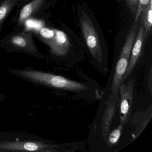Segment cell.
I'll return each mask as SVG.
<instances>
[{"label": "cell", "instance_id": "obj_5", "mask_svg": "<svg viewBox=\"0 0 152 152\" xmlns=\"http://www.w3.org/2000/svg\"><path fill=\"white\" fill-rule=\"evenodd\" d=\"M133 82L131 79L125 85L123 82L120 85V117L121 124L127 122L129 118L133 99Z\"/></svg>", "mask_w": 152, "mask_h": 152}, {"label": "cell", "instance_id": "obj_14", "mask_svg": "<svg viewBox=\"0 0 152 152\" xmlns=\"http://www.w3.org/2000/svg\"><path fill=\"white\" fill-rule=\"evenodd\" d=\"M149 1H150V0H138L137 11L136 14L135 22H137L138 18L141 15V12L143 11V10L147 7Z\"/></svg>", "mask_w": 152, "mask_h": 152}, {"label": "cell", "instance_id": "obj_12", "mask_svg": "<svg viewBox=\"0 0 152 152\" xmlns=\"http://www.w3.org/2000/svg\"><path fill=\"white\" fill-rule=\"evenodd\" d=\"M123 130V124H121L110 133L108 137V144L113 145L118 142L121 134Z\"/></svg>", "mask_w": 152, "mask_h": 152}, {"label": "cell", "instance_id": "obj_9", "mask_svg": "<svg viewBox=\"0 0 152 152\" xmlns=\"http://www.w3.org/2000/svg\"><path fill=\"white\" fill-rule=\"evenodd\" d=\"M45 1V0H33L25 5L20 12L18 24L20 25L23 24L30 18L35 15Z\"/></svg>", "mask_w": 152, "mask_h": 152}, {"label": "cell", "instance_id": "obj_2", "mask_svg": "<svg viewBox=\"0 0 152 152\" xmlns=\"http://www.w3.org/2000/svg\"><path fill=\"white\" fill-rule=\"evenodd\" d=\"M137 28V26L135 25L133 29L130 31L120 54L115 67L111 88L113 93L119 89L121 83L123 82V76L129 64L132 49L136 39Z\"/></svg>", "mask_w": 152, "mask_h": 152}, {"label": "cell", "instance_id": "obj_16", "mask_svg": "<svg viewBox=\"0 0 152 152\" xmlns=\"http://www.w3.org/2000/svg\"><path fill=\"white\" fill-rule=\"evenodd\" d=\"M25 1H27V0H25Z\"/></svg>", "mask_w": 152, "mask_h": 152}, {"label": "cell", "instance_id": "obj_10", "mask_svg": "<svg viewBox=\"0 0 152 152\" xmlns=\"http://www.w3.org/2000/svg\"><path fill=\"white\" fill-rule=\"evenodd\" d=\"M142 26L146 34L149 32L152 25V0H150L147 7L141 12Z\"/></svg>", "mask_w": 152, "mask_h": 152}, {"label": "cell", "instance_id": "obj_3", "mask_svg": "<svg viewBox=\"0 0 152 152\" xmlns=\"http://www.w3.org/2000/svg\"><path fill=\"white\" fill-rule=\"evenodd\" d=\"M56 146L38 141H0V152H55Z\"/></svg>", "mask_w": 152, "mask_h": 152}, {"label": "cell", "instance_id": "obj_1", "mask_svg": "<svg viewBox=\"0 0 152 152\" xmlns=\"http://www.w3.org/2000/svg\"><path fill=\"white\" fill-rule=\"evenodd\" d=\"M9 71L26 80L51 88L75 91H83L87 88L85 85L77 82L38 70L11 69Z\"/></svg>", "mask_w": 152, "mask_h": 152}, {"label": "cell", "instance_id": "obj_15", "mask_svg": "<svg viewBox=\"0 0 152 152\" xmlns=\"http://www.w3.org/2000/svg\"><path fill=\"white\" fill-rule=\"evenodd\" d=\"M128 5L131 8L132 12L133 14L135 13L137 9V4L138 3V0H127Z\"/></svg>", "mask_w": 152, "mask_h": 152}, {"label": "cell", "instance_id": "obj_6", "mask_svg": "<svg viewBox=\"0 0 152 152\" xmlns=\"http://www.w3.org/2000/svg\"><path fill=\"white\" fill-rule=\"evenodd\" d=\"M10 41L12 45L17 49L40 57L41 55L34 43L31 33L23 32L15 34L12 36Z\"/></svg>", "mask_w": 152, "mask_h": 152}, {"label": "cell", "instance_id": "obj_8", "mask_svg": "<svg viewBox=\"0 0 152 152\" xmlns=\"http://www.w3.org/2000/svg\"><path fill=\"white\" fill-rule=\"evenodd\" d=\"M51 52L58 56H65L68 51L70 42L66 34L62 31L55 29V34L48 43Z\"/></svg>", "mask_w": 152, "mask_h": 152}, {"label": "cell", "instance_id": "obj_4", "mask_svg": "<svg viewBox=\"0 0 152 152\" xmlns=\"http://www.w3.org/2000/svg\"><path fill=\"white\" fill-rule=\"evenodd\" d=\"M80 24L85 42L91 53L95 58L101 61L102 50L99 39L93 23L84 13L81 18Z\"/></svg>", "mask_w": 152, "mask_h": 152}, {"label": "cell", "instance_id": "obj_7", "mask_svg": "<svg viewBox=\"0 0 152 152\" xmlns=\"http://www.w3.org/2000/svg\"><path fill=\"white\" fill-rule=\"evenodd\" d=\"M145 31V29L143 26H140L137 35L135 39V41L132 49L130 58L127 70L123 76V82L129 77L130 75L132 72L140 56L143 41H144Z\"/></svg>", "mask_w": 152, "mask_h": 152}, {"label": "cell", "instance_id": "obj_11", "mask_svg": "<svg viewBox=\"0 0 152 152\" xmlns=\"http://www.w3.org/2000/svg\"><path fill=\"white\" fill-rule=\"evenodd\" d=\"M17 1L18 0H2L0 4V27Z\"/></svg>", "mask_w": 152, "mask_h": 152}, {"label": "cell", "instance_id": "obj_13", "mask_svg": "<svg viewBox=\"0 0 152 152\" xmlns=\"http://www.w3.org/2000/svg\"><path fill=\"white\" fill-rule=\"evenodd\" d=\"M39 34L42 40L48 44L55 35V29L43 27L40 30Z\"/></svg>", "mask_w": 152, "mask_h": 152}]
</instances>
